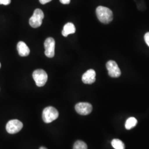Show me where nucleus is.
Listing matches in <instances>:
<instances>
[{
  "label": "nucleus",
  "instance_id": "nucleus-5",
  "mask_svg": "<svg viewBox=\"0 0 149 149\" xmlns=\"http://www.w3.org/2000/svg\"><path fill=\"white\" fill-rule=\"evenodd\" d=\"M23 127V123L21 121L17 119H13L7 123L6 129L8 133L13 134L20 132Z\"/></svg>",
  "mask_w": 149,
  "mask_h": 149
},
{
  "label": "nucleus",
  "instance_id": "nucleus-14",
  "mask_svg": "<svg viewBox=\"0 0 149 149\" xmlns=\"http://www.w3.org/2000/svg\"><path fill=\"white\" fill-rule=\"evenodd\" d=\"M73 149H87V145L85 142L77 140L74 143Z\"/></svg>",
  "mask_w": 149,
  "mask_h": 149
},
{
  "label": "nucleus",
  "instance_id": "nucleus-9",
  "mask_svg": "<svg viewBox=\"0 0 149 149\" xmlns=\"http://www.w3.org/2000/svg\"><path fill=\"white\" fill-rule=\"evenodd\" d=\"M96 72L94 70L90 69L87 70L82 75V80L85 84H92L96 81Z\"/></svg>",
  "mask_w": 149,
  "mask_h": 149
},
{
  "label": "nucleus",
  "instance_id": "nucleus-4",
  "mask_svg": "<svg viewBox=\"0 0 149 149\" xmlns=\"http://www.w3.org/2000/svg\"><path fill=\"white\" fill-rule=\"evenodd\" d=\"M44 17V15L42 10L40 9H36L33 16L29 19V24L34 28H37L40 27L43 22V19Z\"/></svg>",
  "mask_w": 149,
  "mask_h": 149
},
{
  "label": "nucleus",
  "instance_id": "nucleus-3",
  "mask_svg": "<svg viewBox=\"0 0 149 149\" xmlns=\"http://www.w3.org/2000/svg\"><path fill=\"white\" fill-rule=\"evenodd\" d=\"M33 77L36 82V85L38 87H43L47 82L48 74L44 70L38 69L33 72Z\"/></svg>",
  "mask_w": 149,
  "mask_h": 149
},
{
  "label": "nucleus",
  "instance_id": "nucleus-16",
  "mask_svg": "<svg viewBox=\"0 0 149 149\" xmlns=\"http://www.w3.org/2000/svg\"><path fill=\"white\" fill-rule=\"evenodd\" d=\"M144 40L146 44L149 47V32L146 33L144 36Z\"/></svg>",
  "mask_w": 149,
  "mask_h": 149
},
{
  "label": "nucleus",
  "instance_id": "nucleus-11",
  "mask_svg": "<svg viewBox=\"0 0 149 149\" xmlns=\"http://www.w3.org/2000/svg\"><path fill=\"white\" fill-rule=\"evenodd\" d=\"M76 32V28L74 24L72 23H68L64 26V29L62 31L63 36L66 37L68 35L74 34Z\"/></svg>",
  "mask_w": 149,
  "mask_h": 149
},
{
  "label": "nucleus",
  "instance_id": "nucleus-2",
  "mask_svg": "<svg viewBox=\"0 0 149 149\" xmlns=\"http://www.w3.org/2000/svg\"><path fill=\"white\" fill-rule=\"evenodd\" d=\"M59 117V112L53 107H48L43 110L42 118L46 123H50L56 120Z\"/></svg>",
  "mask_w": 149,
  "mask_h": 149
},
{
  "label": "nucleus",
  "instance_id": "nucleus-12",
  "mask_svg": "<svg viewBox=\"0 0 149 149\" xmlns=\"http://www.w3.org/2000/svg\"><path fill=\"white\" fill-rule=\"evenodd\" d=\"M137 123H138V120L135 118H129L125 124V128L127 130H130L133 128L134 127H135L137 124Z\"/></svg>",
  "mask_w": 149,
  "mask_h": 149
},
{
  "label": "nucleus",
  "instance_id": "nucleus-15",
  "mask_svg": "<svg viewBox=\"0 0 149 149\" xmlns=\"http://www.w3.org/2000/svg\"><path fill=\"white\" fill-rule=\"evenodd\" d=\"M11 0H0V5H8L11 3Z\"/></svg>",
  "mask_w": 149,
  "mask_h": 149
},
{
  "label": "nucleus",
  "instance_id": "nucleus-18",
  "mask_svg": "<svg viewBox=\"0 0 149 149\" xmlns=\"http://www.w3.org/2000/svg\"><path fill=\"white\" fill-rule=\"evenodd\" d=\"M52 0H39V2H40V3H42V5H45L46 3H47L48 2H50Z\"/></svg>",
  "mask_w": 149,
  "mask_h": 149
},
{
  "label": "nucleus",
  "instance_id": "nucleus-17",
  "mask_svg": "<svg viewBox=\"0 0 149 149\" xmlns=\"http://www.w3.org/2000/svg\"><path fill=\"white\" fill-rule=\"evenodd\" d=\"M60 2L64 5H68L69 4L70 0H60Z\"/></svg>",
  "mask_w": 149,
  "mask_h": 149
},
{
  "label": "nucleus",
  "instance_id": "nucleus-8",
  "mask_svg": "<svg viewBox=\"0 0 149 149\" xmlns=\"http://www.w3.org/2000/svg\"><path fill=\"white\" fill-rule=\"evenodd\" d=\"M75 110L80 115L86 116L90 114L92 112V106L89 103L80 102L76 104Z\"/></svg>",
  "mask_w": 149,
  "mask_h": 149
},
{
  "label": "nucleus",
  "instance_id": "nucleus-13",
  "mask_svg": "<svg viewBox=\"0 0 149 149\" xmlns=\"http://www.w3.org/2000/svg\"><path fill=\"white\" fill-rule=\"evenodd\" d=\"M112 146L115 149H125V145L120 140L115 139L111 142Z\"/></svg>",
  "mask_w": 149,
  "mask_h": 149
},
{
  "label": "nucleus",
  "instance_id": "nucleus-1",
  "mask_svg": "<svg viewBox=\"0 0 149 149\" xmlns=\"http://www.w3.org/2000/svg\"><path fill=\"white\" fill-rule=\"evenodd\" d=\"M96 12L98 20L102 23L108 24L112 21L113 14L109 8L100 6L96 8Z\"/></svg>",
  "mask_w": 149,
  "mask_h": 149
},
{
  "label": "nucleus",
  "instance_id": "nucleus-7",
  "mask_svg": "<svg viewBox=\"0 0 149 149\" xmlns=\"http://www.w3.org/2000/svg\"><path fill=\"white\" fill-rule=\"evenodd\" d=\"M55 42L54 38H48L44 42L45 55L49 58H53L55 55Z\"/></svg>",
  "mask_w": 149,
  "mask_h": 149
},
{
  "label": "nucleus",
  "instance_id": "nucleus-10",
  "mask_svg": "<svg viewBox=\"0 0 149 149\" xmlns=\"http://www.w3.org/2000/svg\"><path fill=\"white\" fill-rule=\"evenodd\" d=\"M17 48L19 55L21 56H27L30 53L29 48L23 42H19L17 44Z\"/></svg>",
  "mask_w": 149,
  "mask_h": 149
},
{
  "label": "nucleus",
  "instance_id": "nucleus-19",
  "mask_svg": "<svg viewBox=\"0 0 149 149\" xmlns=\"http://www.w3.org/2000/svg\"><path fill=\"white\" fill-rule=\"evenodd\" d=\"M47 149L46 148H45V147H41V148H40V149Z\"/></svg>",
  "mask_w": 149,
  "mask_h": 149
},
{
  "label": "nucleus",
  "instance_id": "nucleus-20",
  "mask_svg": "<svg viewBox=\"0 0 149 149\" xmlns=\"http://www.w3.org/2000/svg\"><path fill=\"white\" fill-rule=\"evenodd\" d=\"M1 64L0 63V68H1Z\"/></svg>",
  "mask_w": 149,
  "mask_h": 149
},
{
  "label": "nucleus",
  "instance_id": "nucleus-6",
  "mask_svg": "<svg viewBox=\"0 0 149 149\" xmlns=\"http://www.w3.org/2000/svg\"><path fill=\"white\" fill-rule=\"evenodd\" d=\"M106 68L108 71V74L111 77L117 78L121 75V71L116 61L113 60L108 61L107 63Z\"/></svg>",
  "mask_w": 149,
  "mask_h": 149
}]
</instances>
